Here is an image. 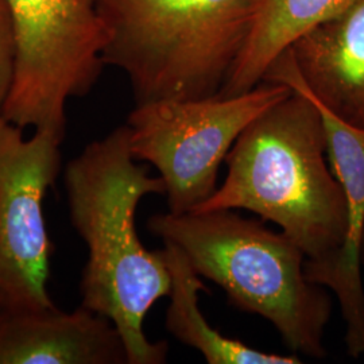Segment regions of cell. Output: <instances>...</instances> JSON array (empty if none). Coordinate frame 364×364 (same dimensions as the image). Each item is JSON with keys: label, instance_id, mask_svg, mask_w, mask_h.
Here are the masks:
<instances>
[{"label": "cell", "instance_id": "obj_1", "mask_svg": "<svg viewBox=\"0 0 364 364\" xmlns=\"http://www.w3.org/2000/svg\"><path fill=\"white\" fill-rule=\"evenodd\" d=\"M64 180L70 221L88 248L81 306L115 326L129 364L166 363L168 341H150L144 326L156 301L169 297L170 272L162 250L144 247L135 224L139 203L165 196V183L136 165L127 124L88 144Z\"/></svg>", "mask_w": 364, "mask_h": 364}, {"label": "cell", "instance_id": "obj_2", "mask_svg": "<svg viewBox=\"0 0 364 364\" xmlns=\"http://www.w3.org/2000/svg\"><path fill=\"white\" fill-rule=\"evenodd\" d=\"M321 112L304 92L267 108L239 135L227 176L193 212L246 209L273 221L306 260L324 262L347 231V201L326 161Z\"/></svg>", "mask_w": 364, "mask_h": 364}, {"label": "cell", "instance_id": "obj_3", "mask_svg": "<svg viewBox=\"0 0 364 364\" xmlns=\"http://www.w3.org/2000/svg\"><path fill=\"white\" fill-rule=\"evenodd\" d=\"M147 228L181 248L196 273L220 287L232 306L266 318L291 351L326 358L332 299L306 278V257L287 234L234 209L158 213Z\"/></svg>", "mask_w": 364, "mask_h": 364}, {"label": "cell", "instance_id": "obj_4", "mask_svg": "<svg viewBox=\"0 0 364 364\" xmlns=\"http://www.w3.org/2000/svg\"><path fill=\"white\" fill-rule=\"evenodd\" d=\"M105 66L130 81L135 105L219 96L243 46L254 0H95Z\"/></svg>", "mask_w": 364, "mask_h": 364}, {"label": "cell", "instance_id": "obj_5", "mask_svg": "<svg viewBox=\"0 0 364 364\" xmlns=\"http://www.w3.org/2000/svg\"><path fill=\"white\" fill-rule=\"evenodd\" d=\"M290 93L287 84L262 81L231 97L136 105L126 123L131 153L158 170L170 213L193 212L216 192L221 164L239 135Z\"/></svg>", "mask_w": 364, "mask_h": 364}, {"label": "cell", "instance_id": "obj_6", "mask_svg": "<svg viewBox=\"0 0 364 364\" xmlns=\"http://www.w3.org/2000/svg\"><path fill=\"white\" fill-rule=\"evenodd\" d=\"M18 58L3 117L65 138L66 105L93 90L105 69L107 30L95 0H7Z\"/></svg>", "mask_w": 364, "mask_h": 364}, {"label": "cell", "instance_id": "obj_7", "mask_svg": "<svg viewBox=\"0 0 364 364\" xmlns=\"http://www.w3.org/2000/svg\"><path fill=\"white\" fill-rule=\"evenodd\" d=\"M64 138L23 129L0 115V309H52L53 243L43 201L61 171Z\"/></svg>", "mask_w": 364, "mask_h": 364}, {"label": "cell", "instance_id": "obj_8", "mask_svg": "<svg viewBox=\"0 0 364 364\" xmlns=\"http://www.w3.org/2000/svg\"><path fill=\"white\" fill-rule=\"evenodd\" d=\"M263 81L305 92L332 115L364 130V0L296 39Z\"/></svg>", "mask_w": 364, "mask_h": 364}, {"label": "cell", "instance_id": "obj_9", "mask_svg": "<svg viewBox=\"0 0 364 364\" xmlns=\"http://www.w3.org/2000/svg\"><path fill=\"white\" fill-rule=\"evenodd\" d=\"M316 105L326 127L329 165L347 201V231L341 246L329 259L305 260V275L313 284L326 287L336 296L346 326L347 353L352 359H359L364 355V130L344 123L324 107Z\"/></svg>", "mask_w": 364, "mask_h": 364}, {"label": "cell", "instance_id": "obj_10", "mask_svg": "<svg viewBox=\"0 0 364 364\" xmlns=\"http://www.w3.org/2000/svg\"><path fill=\"white\" fill-rule=\"evenodd\" d=\"M0 364H129L115 326L80 306L0 309Z\"/></svg>", "mask_w": 364, "mask_h": 364}, {"label": "cell", "instance_id": "obj_11", "mask_svg": "<svg viewBox=\"0 0 364 364\" xmlns=\"http://www.w3.org/2000/svg\"><path fill=\"white\" fill-rule=\"evenodd\" d=\"M356 0H254L247 41L220 95L237 96L263 81L274 61L312 27L343 13Z\"/></svg>", "mask_w": 364, "mask_h": 364}, {"label": "cell", "instance_id": "obj_12", "mask_svg": "<svg viewBox=\"0 0 364 364\" xmlns=\"http://www.w3.org/2000/svg\"><path fill=\"white\" fill-rule=\"evenodd\" d=\"M162 254L171 278L165 326L183 346L203 355L208 364H301L297 353L279 355L252 348L237 338L221 335L200 311L198 299L208 287L201 282L181 248L164 243Z\"/></svg>", "mask_w": 364, "mask_h": 364}, {"label": "cell", "instance_id": "obj_13", "mask_svg": "<svg viewBox=\"0 0 364 364\" xmlns=\"http://www.w3.org/2000/svg\"><path fill=\"white\" fill-rule=\"evenodd\" d=\"M18 58V39L7 0H0V115L13 88Z\"/></svg>", "mask_w": 364, "mask_h": 364}, {"label": "cell", "instance_id": "obj_14", "mask_svg": "<svg viewBox=\"0 0 364 364\" xmlns=\"http://www.w3.org/2000/svg\"><path fill=\"white\" fill-rule=\"evenodd\" d=\"M362 264L364 266V232L363 239H362Z\"/></svg>", "mask_w": 364, "mask_h": 364}]
</instances>
